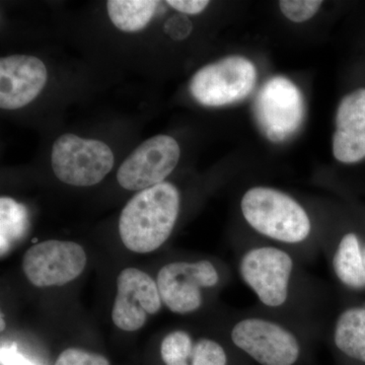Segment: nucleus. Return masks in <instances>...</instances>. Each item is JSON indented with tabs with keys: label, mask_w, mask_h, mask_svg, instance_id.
<instances>
[{
	"label": "nucleus",
	"mask_w": 365,
	"mask_h": 365,
	"mask_svg": "<svg viewBox=\"0 0 365 365\" xmlns=\"http://www.w3.org/2000/svg\"><path fill=\"white\" fill-rule=\"evenodd\" d=\"M180 203L179 191L170 182L138 192L120 215L119 235L124 246L139 254L160 248L176 225Z\"/></svg>",
	"instance_id": "nucleus-1"
},
{
	"label": "nucleus",
	"mask_w": 365,
	"mask_h": 365,
	"mask_svg": "<svg viewBox=\"0 0 365 365\" xmlns=\"http://www.w3.org/2000/svg\"><path fill=\"white\" fill-rule=\"evenodd\" d=\"M242 216L255 232L266 239L297 246L311 237V218L295 199L269 187L249 189L241 201Z\"/></svg>",
	"instance_id": "nucleus-2"
},
{
	"label": "nucleus",
	"mask_w": 365,
	"mask_h": 365,
	"mask_svg": "<svg viewBox=\"0 0 365 365\" xmlns=\"http://www.w3.org/2000/svg\"><path fill=\"white\" fill-rule=\"evenodd\" d=\"M294 267V258L287 250L257 246L242 255L239 273L264 307L280 309L289 300Z\"/></svg>",
	"instance_id": "nucleus-3"
},
{
	"label": "nucleus",
	"mask_w": 365,
	"mask_h": 365,
	"mask_svg": "<svg viewBox=\"0 0 365 365\" xmlns=\"http://www.w3.org/2000/svg\"><path fill=\"white\" fill-rule=\"evenodd\" d=\"M232 343L260 365H294L302 347L287 326L260 316L240 319L230 332Z\"/></svg>",
	"instance_id": "nucleus-4"
},
{
	"label": "nucleus",
	"mask_w": 365,
	"mask_h": 365,
	"mask_svg": "<svg viewBox=\"0 0 365 365\" xmlns=\"http://www.w3.org/2000/svg\"><path fill=\"white\" fill-rule=\"evenodd\" d=\"M114 155L107 144L63 134L52 148V169L55 176L76 187L97 185L114 167Z\"/></svg>",
	"instance_id": "nucleus-5"
},
{
	"label": "nucleus",
	"mask_w": 365,
	"mask_h": 365,
	"mask_svg": "<svg viewBox=\"0 0 365 365\" xmlns=\"http://www.w3.org/2000/svg\"><path fill=\"white\" fill-rule=\"evenodd\" d=\"M256 81V67L249 59L230 56L199 69L190 83V93L199 104L222 107L248 97Z\"/></svg>",
	"instance_id": "nucleus-6"
},
{
	"label": "nucleus",
	"mask_w": 365,
	"mask_h": 365,
	"mask_svg": "<svg viewBox=\"0 0 365 365\" xmlns=\"http://www.w3.org/2000/svg\"><path fill=\"white\" fill-rule=\"evenodd\" d=\"M254 111L269 140L281 143L294 135L304 121V98L292 81L275 76L259 91Z\"/></svg>",
	"instance_id": "nucleus-7"
},
{
	"label": "nucleus",
	"mask_w": 365,
	"mask_h": 365,
	"mask_svg": "<svg viewBox=\"0 0 365 365\" xmlns=\"http://www.w3.org/2000/svg\"><path fill=\"white\" fill-rule=\"evenodd\" d=\"M220 274L208 260L174 262L160 269L158 287L163 304L173 313H194L203 304L202 290L217 285Z\"/></svg>",
	"instance_id": "nucleus-8"
},
{
	"label": "nucleus",
	"mask_w": 365,
	"mask_h": 365,
	"mask_svg": "<svg viewBox=\"0 0 365 365\" xmlns=\"http://www.w3.org/2000/svg\"><path fill=\"white\" fill-rule=\"evenodd\" d=\"M86 265L83 247L50 240L31 247L23 259L28 280L37 287H62L78 278Z\"/></svg>",
	"instance_id": "nucleus-9"
},
{
	"label": "nucleus",
	"mask_w": 365,
	"mask_h": 365,
	"mask_svg": "<svg viewBox=\"0 0 365 365\" xmlns=\"http://www.w3.org/2000/svg\"><path fill=\"white\" fill-rule=\"evenodd\" d=\"M180 155L179 144L173 137H151L120 165L118 182L129 191H143L160 184L177 167Z\"/></svg>",
	"instance_id": "nucleus-10"
},
{
	"label": "nucleus",
	"mask_w": 365,
	"mask_h": 365,
	"mask_svg": "<svg viewBox=\"0 0 365 365\" xmlns=\"http://www.w3.org/2000/svg\"><path fill=\"white\" fill-rule=\"evenodd\" d=\"M162 304L157 281L139 269H124L117 278L113 322L121 330L133 332L143 328L148 314H157Z\"/></svg>",
	"instance_id": "nucleus-11"
},
{
	"label": "nucleus",
	"mask_w": 365,
	"mask_h": 365,
	"mask_svg": "<svg viewBox=\"0 0 365 365\" xmlns=\"http://www.w3.org/2000/svg\"><path fill=\"white\" fill-rule=\"evenodd\" d=\"M47 83V69L39 58L11 55L0 60V108L16 110L30 104Z\"/></svg>",
	"instance_id": "nucleus-12"
},
{
	"label": "nucleus",
	"mask_w": 365,
	"mask_h": 365,
	"mask_svg": "<svg viewBox=\"0 0 365 365\" xmlns=\"http://www.w3.org/2000/svg\"><path fill=\"white\" fill-rule=\"evenodd\" d=\"M336 160L355 163L365 158V88H359L341 101L333 138Z\"/></svg>",
	"instance_id": "nucleus-13"
},
{
	"label": "nucleus",
	"mask_w": 365,
	"mask_h": 365,
	"mask_svg": "<svg viewBox=\"0 0 365 365\" xmlns=\"http://www.w3.org/2000/svg\"><path fill=\"white\" fill-rule=\"evenodd\" d=\"M364 246L365 239L350 230L340 237L333 251L334 276L353 294H365Z\"/></svg>",
	"instance_id": "nucleus-14"
},
{
	"label": "nucleus",
	"mask_w": 365,
	"mask_h": 365,
	"mask_svg": "<svg viewBox=\"0 0 365 365\" xmlns=\"http://www.w3.org/2000/svg\"><path fill=\"white\" fill-rule=\"evenodd\" d=\"M332 332L339 352L365 365V300L344 307L334 322Z\"/></svg>",
	"instance_id": "nucleus-15"
},
{
	"label": "nucleus",
	"mask_w": 365,
	"mask_h": 365,
	"mask_svg": "<svg viewBox=\"0 0 365 365\" xmlns=\"http://www.w3.org/2000/svg\"><path fill=\"white\" fill-rule=\"evenodd\" d=\"M158 4L153 0H110L107 4L108 14L119 30L138 32L150 23Z\"/></svg>",
	"instance_id": "nucleus-16"
},
{
	"label": "nucleus",
	"mask_w": 365,
	"mask_h": 365,
	"mask_svg": "<svg viewBox=\"0 0 365 365\" xmlns=\"http://www.w3.org/2000/svg\"><path fill=\"white\" fill-rule=\"evenodd\" d=\"M29 211L25 205L9 197L0 199V249L4 256L20 242L29 230Z\"/></svg>",
	"instance_id": "nucleus-17"
},
{
	"label": "nucleus",
	"mask_w": 365,
	"mask_h": 365,
	"mask_svg": "<svg viewBox=\"0 0 365 365\" xmlns=\"http://www.w3.org/2000/svg\"><path fill=\"white\" fill-rule=\"evenodd\" d=\"M194 343L191 336L178 330L165 336L160 345V355L165 365H176L191 360Z\"/></svg>",
	"instance_id": "nucleus-18"
},
{
	"label": "nucleus",
	"mask_w": 365,
	"mask_h": 365,
	"mask_svg": "<svg viewBox=\"0 0 365 365\" xmlns=\"http://www.w3.org/2000/svg\"><path fill=\"white\" fill-rule=\"evenodd\" d=\"M190 362L192 365H227V356L220 343L202 338L194 343Z\"/></svg>",
	"instance_id": "nucleus-19"
},
{
	"label": "nucleus",
	"mask_w": 365,
	"mask_h": 365,
	"mask_svg": "<svg viewBox=\"0 0 365 365\" xmlns=\"http://www.w3.org/2000/svg\"><path fill=\"white\" fill-rule=\"evenodd\" d=\"M323 1L319 0H283L279 2L281 11L294 23H304L313 18Z\"/></svg>",
	"instance_id": "nucleus-20"
},
{
	"label": "nucleus",
	"mask_w": 365,
	"mask_h": 365,
	"mask_svg": "<svg viewBox=\"0 0 365 365\" xmlns=\"http://www.w3.org/2000/svg\"><path fill=\"white\" fill-rule=\"evenodd\" d=\"M55 365H110V362L103 355L97 353L78 348H68L59 355Z\"/></svg>",
	"instance_id": "nucleus-21"
},
{
	"label": "nucleus",
	"mask_w": 365,
	"mask_h": 365,
	"mask_svg": "<svg viewBox=\"0 0 365 365\" xmlns=\"http://www.w3.org/2000/svg\"><path fill=\"white\" fill-rule=\"evenodd\" d=\"M2 365H36L18 351L16 343H6L1 346Z\"/></svg>",
	"instance_id": "nucleus-22"
},
{
	"label": "nucleus",
	"mask_w": 365,
	"mask_h": 365,
	"mask_svg": "<svg viewBox=\"0 0 365 365\" xmlns=\"http://www.w3.org/2000/svg\"><path fill=\"white\" fill-rule=\"evenodd\" d=\"M173 9L186 14H198L202 13L208 6L209 1L206 0H169L167 1Z\"/></svg>",
	"instance_id": "nucleus-23"
},
{
	"label": "nucleus",
	"mask_w": 365,
	"mask_h": 365,
	"mask_svg": "<svg viewBox=\"0 0 365 365\" xmlns=\"http://www.w3.org/2000/svg\"><path fill=\"white\" fill-rule=\"evenodd\" d=\"M4 327H6V324H4V316L1 314V331L4 330Z\"/></svg>",
	"instance_id": "nucleus-24"
},
{
	"label": "nucleus",
	"mask_w": 365,
	"mask_h": 365,
	"mask_svg": "<svg viewBox=\"0 0 365 365\" xmlns=\"http://www.w3.org/2000/svg\"><path fill=\"white\" fill-rule=\"evenodd\" d=\"M176 365H192L191 362L187 361V362H182V364H176Z\"/></svg>",
	"instance_id": "nucleus-25"
},
{
	"label": "nucleus",
	"mask_w": 365,
	"mask_h": 365,
	"mask_svg": "<svg viewBox=\"0 0 365 365\" xmlns=\"http://www.w3.org/2000/svg\"><path fill=\"white\" fill-rule=\"evenodd\" d=\"M364 263H365V246H364Z\"/></svg>",
	"instance_id": "nucleus-26"
}]
</instances>
